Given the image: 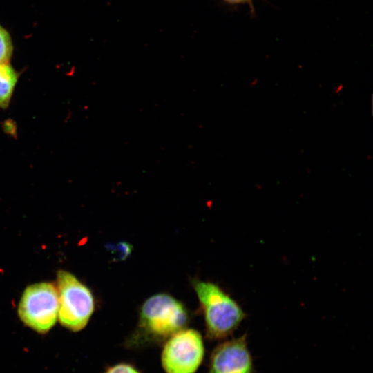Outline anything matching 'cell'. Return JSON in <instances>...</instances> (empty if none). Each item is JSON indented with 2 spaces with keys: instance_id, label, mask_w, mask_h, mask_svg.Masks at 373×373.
Wrapping results in <instances>:
<instances>
[{
  "instance_id": "cell-1",
  "label": "cell",
  "mask_w": 373,
  "mask_h": 373,
  "mask_svg": "<svg viewBox=\"0 0 373 373\" xmlns=\"http://www.w3.org/2000/svg\"><path fill=\"white\" fill-rule=\"evenodd\" d=\"M190 321L189 312L179 300L167 293H158L142 303L135 329L126 338L124 346L140 350L164 343Z\"/></svg>"
},
{
  "instance_id": "cell-2",
  "label": "cell",
  "mask_w": 373,
  "mask_h": 373,
  "mask_svg": "<svg viewBox=\"0 0 373 373\" xmlns=\"http://www.w3.org/2000/svg\"><path fill=\"white\" fill-rule=\"evenodd\" d=\"M191 283L202 309L206 337L218 341L231 336L247 316L242 307L216 283L196 278Z\"/></svg>"
},
{
  "instance_id": "cell-3",
  "label": "cell",
  "mask_w": 373,
  "mask_h": 373,
  "mask_svg": "<svg viewBox=\"0 0 373 373\" xmlns=\"http://www.w3.org/2000/svg\"><path fill=\"white\" fill-rule=\"evenodd\" d=\"M58 320L72 332L83 329L95 311L91 290L75 275L65 270L57 272Z\"/></svg>"
},
{
  "instance_id": "cell-4",
  "label": "cell",
  "mask_w": 373,
  "mask_h": 373,
  "mask_svg": "<svg viewBox=\"0 0 373 373\" xmlns=\"http://www.w3.org/2000/svg\"><path fill=\"white\" fill-rule=\"evenodd\" d=\"M59 300L57 287L41 282L28 286L23 292L17 312L20 320L34 331L49 332L58 319Z\"/></svg>"
},
{
  "instance_id": "cell-5",
  "label": "cell",
  "mask_w": 373,
  "mask_h": 373,
  "mask_svg": "<svg viewBox=\"0 0 373 373\" xmlns=\"http://www.w3.org/2000/svg\"><path fill=\"white\" fill-rule=\"evenodd\" d=\"M204 354V345L200 333L186 327L164 343L161 364L166 373H195Z\"/></svg>"
},
{
  "instance_id": "cell-6",
  "label": "cell",
  "mask_w": 373,
  "mask_h": 373,
  "mask_svg": "<svg viewBox=\"0 0 373 373\" xmlns=\"http://www.w3.org/2000/svg\"><path fill=\"white\" fill-rule=\"evenodd\" d=\"M247 334L223 341L211 351L207 373H254Z\"/></svg>"
},
{
  "instance_id": "cell-7",
  "label": "cell",
  "mask_w": 373,
  "mask_h": 373,
  "mask_svg": "<svg viewBox=\"0 0 373 373\" xmlns=\"http://www.w3.org/2000/svg\"><path fill=\"white\" fill-rule=\"evenodd\" d=\"M18 72L8 63L0 64V108H7L19 79Z\"/></svg>"
},
{
  "instance_id": "cell-8",
  "label": "cell",
  "mask_w": 373,
  "mask_h": 373,
  "mask_svg": "<svg viewBox=\"0 0 373 373\" xmlns=\"http://www.w3.org/2000/svg\"><path fill=\"white\" fill-rule=\"evenodd\" d=\"M12 51L11 37L8 31L0 25V64L8 62Z\"/></svg>"
},
{
  "instance_id": "cell-9",
  "label": "cell",
  "mask_w": 373,
  "mask_h": 373,
  "mask_svg": "<svg viewBox=\"0 0 373 373\" xmlns=\"http://www.w3.org/2000/svg\"><path fill=\"white\" fill-rule=\"evenodd\" d=\"M104 373H140L132 364L119 363L108 367Z\"/></svg>"
},
{
  "instance_id": "cell-10",
  "label": "cell",
  "mask_w": 373,
  "mask_h": 373,
  "mask_svg": "<svg viewBox=\"0 0 373 373\" xmlns=\"http://www.w3.org/2000/svg\"><path fill=\"white\" fill-rule=\"evenodd\" d=\"M225 3L230 5L247 4L251 10H254L253 0H223Z\"/></svg>"
},
{
  "instance_id": "cell-11",
  "label": "cell",
  "mask_w": 373,
  "mask_h": 373,
  "mask_svg": "<svg viewBox=\"0 0 373 373\" xmlns=\"http://www.w3.org/2000/svg\"><path fill=\"white\" fill-rule=\"evenodd\" d=\"M343 90V86L342 84H338L334 90V93L338 95Z\"/></svg>"
}]
</instances>
